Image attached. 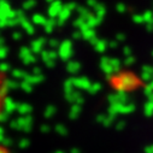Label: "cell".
<instances>
[{
  "label": "cell",
  "mask_w": 153,
  "mask_h": 153,
  "mask_svg": "<svg viewBox=\"0 0 153 153\" xmlns=\"http://www.w3.org/2000/svg\"><path fill=\"white\" fill-rule=\"evenodd\" d=\"M9 94V79L5 71H0V116L5 108Z\"/></svg>",
  "instance_id": "cell-1"
},
{
  "label": "cell",
  "mask_w": 153,
  "mask_h": 153,
  "mask_svg": "<svg viewBox=\"0 0 153 153\" xmlns=\"http://www.w3.org/2000/svg\"><path fill=\"white\" fill-rule=\"evenodd\" d=\"M0 153H11V152H10V149L7 147L0 145Z\"/></svg>",
  "instance_id": "cell-2"
}]
</instances>
